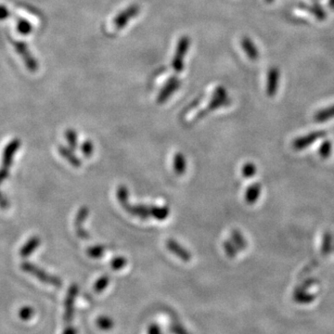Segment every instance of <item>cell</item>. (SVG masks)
I'll list each match as a JSON object with an SVG mask.
<instances>
[{"label": "cell", "mask_w": 334, "mask_h": 334, "mask_svg": "<svg viewBox=\"0 0 334 334\" xmlns=\"http://www.w3.org/2000/svg\"><path fill=\"white\" fill-rule=\"evenodd\" d=\"M229 103H230V99H229V96H228V92L225 89V87H223V86L216 87L214 91V95L211 98L207 107L202 111H199L196 114L194 121H198V120L202 119L205 115H207L210 111L219 109V108H221L225 105H228Z\"/></svg>", "instance_id": "obj_1"}, {"label": "cell", "mask_w": 334, "mask_h": 334, "mask_svg": "<svg viewBox=\"0 0 334 334\" xmlns=\"http://www.w3.org/2000/svg\"><path fill=\"white\" fill-rule=\"evenodd\" d=\"M21 267L23 271L26 272L28 274H31L35 278L39 279L43 283L54 286L56 288H60V287L63 286V282H62L61 278L53 276V275H50L48 272L44 271L43 269L39 268L38 266H36L35 264L24 262V263L21 264Z\"/></svg>", "instance_id": "obj_2"}, {"label": "cell", "mask_w": 334, "mask_h": 334, "mask_svg": "<svg viewBox=\"0 0 334 334\" xmlns=\"http://www.w3.org/2000/svg\"><path fill=\"white\" fill-rule=\"evenodd\" d=\"M13 48L17 51V53L20 55L25 67L29 72L35 73L38 71L39 64L36 61L34 55L31 53V51L28 49L27 44L24 41H14L12 43Z\"/></svg>", "instance_id": "obj_3"}, {"label": "cell", "mask_w": 334, "mask_h": 334, "mask_svg": "<svg viewBox=\"0 0 334 334\" xmlns=\"http://www.w3.org/2000/svg\"><path fill=\"white\" fill-rule=\"evenodd\" d=\"M189 46L190 40L188 36H182L179 41L177 42L175 53L172 61V67L174 72L180 73L184 69V58L188 54Z\"/></svg>", "instance_id": "obj_4"}, {"label": "cell", "mask_w": 334, "mask_h": 334, "mask_svg": "<svg viewBox=\"0 0 334 334\" xmlns=\"http://www.w3.org/2000/svg\"><path fill=\"white\" fill-rule=\"evenodd\" d=\"M325 136H326V132L323 130L308 133L305 136H301L299 138L293 139L292 144V148L297 152L304 151L306 148L314 144L317 140L323 139Z\"/></svg>", "instance_id": "obj_5"}, {"label": "cell", "mask_w": 334, "mask_h": 334, "mask_svg": "<svg viewBox=\"0 0 334 334\" xmlns=\"http://www.w3.org/2000/svg\"><path fill=\"white\" fill-rule=\"evenodd\" d=\"M79 292V288L77 284H73L69 288L67 295H66V299H65V304H64V307H65V312H64V321L65 323L70 324L73 320L74 315H75V303H76V299H77V294Z\"/></svg>", "instance_id": "obj_6"}, {"label": "cell", "mask_w": 334, "mask_h": 334, "mask_svg": "<svg viewBox=\"0 0 334 334\" xmlns=\"http://www.w3.org/2000/svg\"><path fill=\"white\" fill-rule=\"evenodd\" d=\"M139 10H140V8L136 4L129 6L114 18L113 26L117 30L125 27V25L128 23V21L139 13Z\"/></svg>", "instance_id": "obj_7"}, {"label": "cell", "mask_w": 334, "mask_h": 334, "mask_svg": "<svg viewBox=\"0 0 334 334\" xmlns=\"http://www.w3.org/2000/svg\"><path fill=\"white\" fill-rule=\"evenodd\" d=\"M89 215V209L86 206H82L77 212V217L75 220V227H76V233L79 239L82 240H89L90 234L84 229V223L87 216Z\"/></svg>", "instance_id": "obj_8"}, {"label": "cell", "mask_w": 334, "mask_h": 334, "mask_svg": "<svg viewBox=\"0 0 334 334\" xmlns=\"http://www.w3.org/2000/svg\"><path fill=\"white\" fill-rule=\"evenodd\" d=\"M180 81L177 78L172 77L171 79H169L168 82L163 87V89L160 91V93H159V95L157 97V103L158 104H163V103L167 102V100L174 94V92L180 87Z\"/></svg>", "instance_id": "obj_9"}, {"label": "cell", "mask_w": 334, "mask_h": 334, "mask_svg": "<svg viewBox=\"0 0 334 334\" xmlns=\"http://www.w3.org/2000/svg\"><path fill=\"white\" fill-rule=\"evenodd\" d=\"M280 72L278 67H272L267 72L266 77V94L268 97H274L278 93Z\"/></svg>", "instance_id": "obj_10"}, {"label": "cell", "mask_w": 334, "mask_h": 334, "mask_svg": "<svg viewBox=\"0 0 334 334\" xmlns=\"http://www.w3.org/2000/svg\"><path fill=\"white\" fill-rule=\"evenodd\" d=\"M166 246H167V250L171 251L175 256L180 258L183 262H189L191 260L192 255L189 252V250L184 248L180 244H178L173 239L167 240Z\"/></svg>", "instance_id": "obj_11"}, {"label": "cell", "mask_w": 334, "mask_h": 334, "mask_svg": "<svg viewBox=\"0 0 334 334\" xmlns=\"http://www.w3.org/2000/svg\"><path fill=\"white\" fill-rule=\"evenodd\" d=\"M128 214L131 216L139 217L140 219H148L152 216V206L143 205V204H137L132 205L130 202L127 203L124 207Z\"/></svg>", "instance_id": "obj_12"}, {"label": "cell", "mask_w": 334, "mask_h": 334, "mask_svg": "<svg viewBox=\"0 0 334 334\" xmlns=\"http://www.w3.org/2000/svg\"><path fill=\"white\" fill-rule=\"evenodd\" d=\"M298 7L302 10H306L307 12L312 14L316 19H318L320 21H324V20L327 19L326 10L317 1H314L313 3H311V4L300 3Z\"/></svg>", "instance_id": "obj_13"}, {"label": "cell", "mask_w": 334, "mask_h": 334, "mask_svg": "<svg viewBox=\"0 0 334 334\" xmlns=\"http://www.w3.org/2000/svg\"><path fill=\"white\" fill-rule=\"evenodd\" d=\"M20 145H21V142L18 139L11 140L7 144L5 148V150H4L3 157H2V166L3 167H8V168L10 167L11 163H12V159H13V155L18 151Z\"/></svg>", "instance_id": "obj_14"}, {"label": "cell", "mask_w": 334, "mask_h": 334, "mask_svg": "<svg viewBox=\"0 0 334 334\" xmlns=\"http://www.w3.org/2000/svg\"><path fill=\"white\" fill-rule=\"evenodd\" d=\"M315 298H316L315 295L307 292V289L303 285L296 287L293 292V300L301 305L310 304L313 302Z\"/></svg>", "instance_id": "obj_15"}, {"label": "cell", "mask_w": 334, "mask_h": 334, "mask_svg": "<svg viewBox=\"0 0 334 334\" xmlns=\"http://www.w3.org/2000/svg\"><path fill=\"white\" fill-rule=\"evenodd\" d=\"M242 48L244 49L245 54L248 56L250 61H256L259 58V51L254 44V42L248 36H244L241 41Z\"/></svg>", "instance_id": "obj_16"}, {"label": "cell", "mask_w": 334, "mask_h": 334, "mask_svg": "<svg viewBox=\"0 0 334 334\" xmlns=\"http://www.w3.org/2000/svg\"><path fill=\"white\" fill-rule=\"evenodd\" d=\"M261 192H262V186L259 183H253L251 184L249 188L246 189L245 192V202H247L248 204H254L255 202H257L259 197L261 196Z\"/></svg>", "instance_id": "obj_17"}, {"label": "cell", "mask_w": 334, "mask_h": 334, "mask_svg": "<svg viewBox=\"0 0 334 334\" xmlns=\"http://www.w3.org/2000/svg\"><path fill=\"white\" fill-rule=\"evenodd\" d=\"M59 153H61V155L69 163L72 167L78 168L82 166L81 160L75 154L72 149L61 145L59 146Z\"/></svg>", "instance_id": "obj_18"}, {"label": "cell", "mask_w": 334, "mask_h": 334, "mask_svg": "<svg viewBox=\"0 0 334 334\" xmlns=\"http://www.w3.org/2000/svg\"><path fill=\"white\" fill-rule=\"evenodd\" d=\"M334 118V104L321 109L314 114V120L317 123H325Z\"/></svg>", "instance_id": "obj_19"}, {"label": "cell", "mask_w": 334, "mask_h": 334, "mask_svg": "<svg viewBox=\"0 0 334 334\" xmlns=\"http://www.w3.org/2000/svg\"><path fill=\"white\" fill-rule=\"evenodd\" d=\"M173 167H174V173L177 175H182L186 173L187 160L183 153H176L174 154Z\"/></svg>", "instance_id": "obj_20"}, {"label": "cell", "mask_w": 334, "mask_h": 334, "mask_svg": "<svg viewBox=\"0 0 334 334\" xmlns=\"http://www.w3.org/2000/svg\"><path fill=\"white\" fill-rule=\"evenodd\" d=\"M40 239L39 237H33L28 241L26 244L23 245V247H21L20 250V255L22 257H27L30 254L33 253V251L38 248V246L40 245Z\"/></svg>", "instance_id": "obj_21"}, {"label": "cell", "mask_w": 334, "mask_h": 334, "mask_svg": "<svg viewBox=\"0 0 334 334\" xmlns=\"http://www.w3.org/2000/svg\"><path fill=\"white\" fill-rule=\"evenodd\" d=\"M231 240L236 245L237 248L239 250H245L248 246V243L246 239L244 238V235L240 230H234L231 232Z\"/></svg>", "instance_id": "obj_22"}, {"label": "cell", "mask_w": 334, "mask_h": 334, "mask_svg": "<svg viewBox=\"0 0 334 334\" xmlns=\"http://www.w3.org/2000/svg\"><path fill=\"white\" fill-rule=\"evenodd\" d=\"M170 214V210L167 206H152V217L157 220H166Z\"/></svg>", "instance_id": "obj_23"}, {"label": "cell", "mask_w": 334, "mask_h": 334, "mask_svg": "<svg viewBox=\"0 0 334 334\" xmlns=\"http://www.w3.org/2000/svg\"><path fill=\"white\" fill-rule=\"evenodd\" d=\"M116 197L119 203L124 208L127 203H129V190L125 185H120L116 190Z\"/></svg>", "instance_id": "obj_24"}, {"label": "cell", "mask_w": 334, "mask_h": 334, "mask_svg": "<svg viewBox=\"0 0 334 334\" xmlns=\"http://www.w3.org/2000/svg\"><path fill=\"white\" fill-rule=\"evenodd\" d=\"M333 153V143L330 139L324 140L319 149V154L320 158L323 160H327Z\"/></svg>", "instance_id": "obj_25"}, {"label": "cell", "mask_w": 334, "mask_h": 334, "mask_svg": "<svg viewBox=\"0 0 334 334\" xmlns=\"http://www.w3.org/2000/svg\"><path fill=\"white\" fill-rule=\"evenodd\" d=\"M17 30L21 35H27L32 33L33 25L30 21L24 18H19L17 20Z\"/></svg>", "instance_id": "obj_26"}, {"label": "cell", "mask_w": 334, "mask_h": 334, "mask_svg": "<svg viewBox=\"0 0 334 334\" xmlns=\"http://www.w3.org/2000/svg\"><path fill=\"white\" fill-rule=\"evenodd\" d=\"M333 249H334V238L330 232H327L323 237L321 251L324 255H328L332 252Z\"/></svg>", "instance_id": "obj_27"}, {"label": "cell", "mask_w": 334, "mask_h": 334, "mask_svg": "<svg viewBox=\"0 0 334 334\" xmlns=\"http://www.w3.org/2000/svg\"><path fill=\"white\" fill-rule=\"evenodd\" d=\"M256 171H257L256 166L251 162H247L246 164H244V167L242 168V174L245 178H250L255 175Z\"/></svg>", "instance_id": "obj_28"}, {"label": "cell", "mask_w": 334, "mask_h": 334, "mask_svg": "<svg viewBox=\"0 0 334 334\" xmlns=\"http://www.w3.org/2000/svg\"><path fill=\"white\" fill-rule=\"evenodd\" d=\"M97 327L99 328L100 330L109 331V330H111L113 328L114 322H113V320L110 317L101 316V317L97 318Z\"/></svg>", "instance_id": "obj_29"}, {"label": "cell", "mask_w": 334, "mask_h": 334, "mask_svg": "<svg viewBox=\"0 0 334 334\" xmlns=\"http://www.w3.org/2000/svg\"><path fill=\"white\" fill-rule=\"evenodd\" d=\"M65 139L69 144L70 149H72L73 151L77 150V146H78V138H77V132L75 130L68 129L67 131H65Z\"/></svg>", "instance_id": "obj_30"}, {"label": "cell", "mask_w": 334, "mask_h": 334, "mask_svg": "<svg viewBox=\"0 0 334 334\" xmlns=\"http://www.w3.org/2000/svg\"><path fill=\"white\" fill-rule=\"evenodd\" d=\"M105 252V247L102 245H95L86 249V254L91 258H100Z\"/></svg>", "instance_id": "obj_31"}, {"label": "cell", "mask_w": 334, "mask_h": 334, "mask_svg": "<svg viewBox=\"0 0 334 334\" xmlns=\"http://www.w3.org/2000/svg\"><path fill=\"white\" fill-rule=\"evenodd\" d=\"M110 283V277L108 275H104L102 277L97 279L94 285V291L97 292V293H100V292H103L105 289L108 287Z\"/></svg>", "instance_id": "obj_32"}, {"label": "cell", "mask_w": 334, "mask_h": 334, "mask_svg": "<svg viewBox=\"0 0 334 334\" xmlns=\"http://www.w3.org/2000/svg\"><path fill=\"white\" fill-rule=\"evenodd\" d=\"M224 250L226 251V254L230 258H234L238 254L239 249L232 241H225L223 244Z\"/></svg>", "instance_id": "obj_33"}, {"label": "cell", "mask_w": 334, "mask_h": 334, "mask_svg": "<svg viewBox=\"0 0 334 334\" xmlns=\"http://www.w3.org/2000/svg\"><path fill=\"white\" fill-rule=\"evenodd\" d=\"M127 264V260L124 256H116L112 258L110 262V265L113 270H121Z\"/></svg>", "instance_id": "obj_34"}, {"label": "cell", "mask_w": 334, "mask_h": 334, "mask_svg": "<svg viewBox=\"0 0 334 334\" xmlns=\"http://www.w3.org/2000/svg\"><path fill=\"white\" fill-rule=\"evenodd\" d=\"M34 315H35V309L31 306H23L19 311L20 319L24 321L31 320L34 317Z\"/></svg>", "instance_id": "obj_35"}, {"label": "cell", "mask_w": 334, "mask_h": 334, "mask_svg": "<svg viewBox=\"0 0 334 334\" xmlns=\"http://www.w3.org/2000/svg\"><path fill=\"white\" fill-rule=\"evenodd\" d=\"M81 152L85 158H90L94 153V145L91 140H85L81 146Z\"/></svg>", "instance_id": "obj_36"}, {"label": "cell", "mask_w": 334, "mask_h": 334, "mask_svg": "<svg viewBox=\"0 0 334 334\" xmlns=\"http://www.w3.org/2000/svg\"><path fill=\"white\" fill-rule=\"evenodd\" d=\"M10 17V11L5 5H0V21L7 20Z\"/></svg>", "instance_id": "obj_37"}, {"label": "cell", "mask_w": 334, "mask_h": 334, "mask_svg": "<svg viewBox=\"0 0 334 334\" xmlns=\"http://www.w3.org/2000/svg\"><path fill=\"white\" fill-rule=\"evenodd\" d=\"M148 334H162L161 333L160 328L158 327V325L153 324L151 325L149 330H148Z\"/></svg>", "instance_id": "obj_38"}, {"label": "cell", "mask_w": 334, "mask_h": 334, "mask_svg": "<svg viewBox=\"0 0 334 334\" xmlns=\"http://www.w3.org/2000/svg\"><path fill=\"white\" fill-rule=\"evenodd\" d=\"M63 334H77V328L69 324L67 327L64 329Z\"/></svg>", "instance_id": "obj_39"}, {"label": "cell", "mask_w": 334, "mask_h": 334, "mask_svg": "<svg viewBox=\"0 0 334 334\" xmlns=\"http://www.w3.org/2000/svg\"><path fill=\"white\" fill-rule=\"evenodd\" d=\"M173 331H174V334H185V333H187V332H185L184 328L180 326V325H174L173 326Z\"/></svg>", "instance_id": "obj_40"}, {"label": "cell", "mask_w": 334, "mask_h": 334, "mask_svg": "<svg viewBox=\"0 0 334 334\" xmlns=\"http://www.w3.org/2000/svg\"><path fill=\"white\" fill-rule=\"evenodd\" d=\"M329 6L331 7V9L334 10V0H329Z\"/></svg>", "instance_id": "obj_41"}, {"label": "cell", "mask_w": 334, "mask_h": 334, "mask_svg": "<svg viewBox=\"0 0 334 334\" xmlns=\"http://www.w3.org/2000/svg\"><path fill=\"white\" fill-rule=\"evenodd\" d=\"M267 4H270V3H272V2H274V0H264Z\"/></svg>", "instance_id": "obj_42"}, {"label": "cell", "mask_w": 334, "mask_h": 334, "mask_svg": "<svg viewBox=\"0 0 334 334\" xmlns=\"http://www.w3.org/2000/svg\"><path fill=\"white\" fill-rule=\"evenodd\" d=\"M314 1H318V0H314Z\"/></svg>", "instance_id": "obj_43"}]
</instances>
